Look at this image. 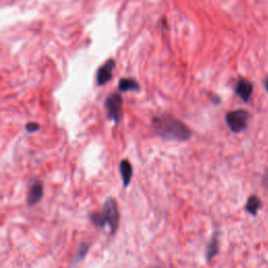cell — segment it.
I'll return each instance as SVG.
<instances>
[{
  "label": "cell",
  "instance_id": "cell-13",
  "mask_svg": "<svg viewBox=\"0 0 268 268\" xmlns=\"http://www.w3.org/2000/svg\"><path fill=\"white\" fill-rule=\"evenodd\" d=\"M26 132H28V133L37 132V131L40 130V125L38 124V122H28V124L26 125Z\"/></svg>",
  "mask_w": 268,
  "mask_h": 268
},
{
  "label": "cell",
  "instance_id": "cell-7",
  "mask_svg": "<svg viewBox=\"0 0 268 268\" xmlns=\"http://www.w3.org/2000/svg\"><path fill=\"white\" fill-rule=\"evenodd\" d=\"M234 90H236V94L240 96V98L242 100H244V102H248L252 94V92H254V86L252 84L245 80V79H240L238 82H237V85H236V88H234Z\"/></svg>",
  "mask_w": 268,
  "mask_h": 268
},
{
  "label": "cell",
  "instance_id": "cell-12",
  "mask_svg": "<svg viewBox=\"0 0 268 268\" xmlns=\"http://www.w3.org/2000/svg\"><path fill=\"white\" fill-rule=\"evenodd\" d=\"M261 208H262V201L258 196H256V195L250 196L246 201V204H245V210L252 216H256V214H258V212L261 210Z\"/></svg>",
  "mask_w": 268,
  "mask_h": 268
},
{
  "label": "cell",
  "instance_id": "cell-6",
  "mask_svg": "<svg viewBox=\"0 0 268 268\" xmlns=\"http://www.w3.org/2000/svg\"><path fill=\"white\" fill-rule=\"evenodd\" d=\"M116 67V61L109 59L105 64L100 67L96 72V83L98 86H103L112 79V72Z\"/></svg>",
  "mask_w": 268,
  "mask_h": 268
},
{
  "label": "cell",
  "instance_id": "cell-3",
  "mask_svg": "<svg viewBox=\"0 0 268 268\" xmlns=\"http://www.w3.org/2000/svg\"><path fill=\"white\" fill-rule=\"evenodd\" d=\"M248 120L250 114L243 109L230 111L226 116V124L232 133H240L246 129Z\"/></svg>",
  "mask_w": 268,
  "mask_h": 268
},
{
  "label": "cell",
  "instance_id": "cell-11",
  "mask_svg": "<svg viewBox=\"0 0 268 268\" xmlns=\"http://www.w3.org/2000/svg\"><path fill=\"white\" fill-rule=\"evenodd\" d=\"M140 86L136 80L132 78H124L118 83V92H138Z\"/></svg>",
  "mask_w": 268,
  "mask_h": 268
},
{
  "label": "cell",
  "instance_id": "cell-14",
  "mask_svg": "<svg viewBox=\"0 0 268 268\" xmlns=\"http://www.w3.org/2000/svg\"><path fill=\"white\" fill-rule=\"evenodd\" d=\"M262 184L266 188V190H268V170L265 171V173L262 177Z\"/></svg>",
  "mask_w": 268,
  "mask_h": 268
},
{
  "label": "cell",
  "instance_id": "cell-1",
  "mask_svg": "<svg viewBox=\"0 0 268 268\" xmlns=\"http://www.w3.org/2000/svg\"><path fill=\"white\" fill-rule=\"evenodd\" d=\"M152 129L158 138L171 142H186L192 136V130L170 114H160L152 120Z\"/></svg>",
  "mask_w": 268,
  "mask_h": 268
},
{
  "label": "cell",
  "instance_id": "cell-15",
  "mask_svg": "<svg viewBox=\"0 0 268 268\" xmlns=\"http://www.w3.org/2000/svg\"><path fill=\"white\" fill-rule=\"evenodd\" d=\"M210 100H212V102H213L214 104H219L220 103V98L217 96H212Z\"/></svg>",
  "mask_w": 268,
  "mask_h": 268
},
{
  "label": "cell",
  "instance_id": "cell-16",
  "mask_svg": "<svg viewBox=\"0 0 268 268\" xmlns=\"http://www.w3.org/2000/svg\"><path fill=\"white\" fill-rule=\"evenodd\" d=\"M265 88H266V90L268 92V79H266V81H265Z\"/></svg>",
  "mask_w": 268,
  "mask_h": 268
},
{
  "label": "cell",
  "instance_id": "cell-9",
  "mask_svg": "<svg viewBox=\"0 0 268 268\" xmlns=\"http://www.w3.org/2000/svg\"><path fill=\"white\" fill-rule=\"evenodd\" d=\"M90 248H92L90 242L82 241L76 250V254H74V258L72 260V263H70V267H74L79 263H81L86 258V256L88 254L89 250H90Z\"/></svg>",
  "mask_w": 268,
  "mask_h": 268
},
{
  "label": "cell",
  "instance_id": "cell-10",
  "mask_svg": "<svg viewBox=\"0 0 268 268\" xmlns=\"http://www.w3.org/2000/svg\"><path fill=\"white\" fill-rule=\"evenodd\" d=\"M120 173L122 180V186L128 188L133 176V168L128 160H124L120 162Z\"/></svg>",
  "mask_w": 268,
  "mask_h": 268
},
{
  "label": "cell",
  "instance_id": "cell-2",
  "mask_svg": "<svg viewBox=\"0 0 268 268\" xmlns=\"http://www.w3.org/2000/svg\"><path fill=\"white\" fill-rule=\"evenodd\" d=\"M89 219L96 228H104L105 226H109L110 234L114 236L118 230L120 220L116 200L112 197H108L103 204L102 210L92 213Z\"/></svg>",
  "mask_w": 268,
  "mask_h": 268
},
{
  "label": "cell",
  "instance_id": "cell-8",
  "mask_svg": "<svg viewBox=\"0 0 268 268\" xmlns=\"http://www.w3.org/2000/svg\"><path fill=\"white\" fill-rule=\"evenodd\" d=\"M219 248H220L219 232H216L213 234V236H212L210 242L208 243V246H206V256L208 262H210L219 254Z\"/></svg>",
  "mask_w": 268,
  "mask_h": 268
},
{
  "label": "cell",
  "instance_id": "cell-5",
  "mask_svg": "<svg viewBox=\"0 0 268 268\" xmlns=\"http://www.w3.org/2000/svg\"><path fill=\"white\" fill-rule=\"evenodd\" d=\"M44 195V186L43 182L35 178L30 182L28 192V197H26V204L28 206H36L38 202H40L42 197Z\"/></svg>",
  "mask_w": 268,
  "mask_h": 268
},
{
  "label": "cell",
  "instance_id": "cell-4",
  "mask_svg": "<svg viewBox=\"0 0 268 268\" xmlns=\"http://www.w3.org/2000/svg\"><path fill=\"white\" fill-rule=\"evenodd\" d=\"M108 120H112L116 125H118L122 116V98L120 94H110L105 102Z\"/></svg>",
  "mask_w": 268,
  "mask_h": 268
},
{
  "label": "cell",
  "instance_id": "cell-17",
  "mask_svg": "<svg viewBox=\"0 0 268 268\" xmlns=\"http://www.w3.org/2000/svg\"><path fill=\"white\" fill-rule=\"evenodd\" d=\"M154 268H162V267H160V266H158V267H154Z\"/></svg>",
  "mask_w": 268,
  "mask_h": 268
}]
</instances>
